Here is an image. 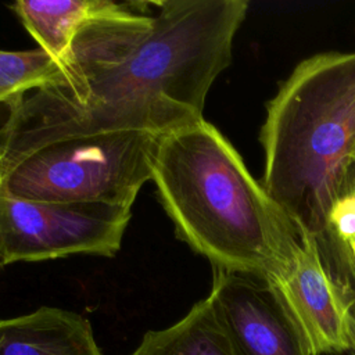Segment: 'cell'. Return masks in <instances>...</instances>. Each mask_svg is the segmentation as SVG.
<instances>
[{
	"instance_id": "6da1fadb",
	"label": "cell",
	"mask_w": 355,
	"mask_h": 355,
	"mask_svg": "<svg viewBox=\"0 0 355 355\" xmlns=\"http://www.w3.org/2000/svg\"><path fill=\"white\" fill-rule=\"evenodd\" d=\"M248 4L111 0L76 35L61 82L3 104L0 169L64 140L164 136L202 119L211 86L232 62Z\"/></svg>"
},
{
	"instance_id": "7a4b0ae2",
	"label": "cell",
	"mask_w": 355,
	"mask_h": 355,
	"mask_svg": "<svg viewBox=\"0 0 355 355\" xmlns=\"http://www.w3.org/2000/svg\"><path fill=\"white\" fill-rule=\"evenodd\" d=\"M151 182L176 237L212 269L266 277L286 262L297 229L204 118L159 137Z\"/></svg>"
},
{
	"instance_id": "3957f363",
	"label": "cell",
	"mask_w": 355,
	"mask_h": 355,
	"mask_svg": "<svg viewBox=\"0 0 355 355\" xmlns=\"http://www.w3.org/2000/svg\"><path fill=\"white\" fill-rule=\"evenodd\" d=\"M259 143L262 187L315 237L355 154V51L301 61L266 104Z\"/></svg>"
},
{
	"instance_id": "277c9868",
	"label": "cell",
	"mask_w": 355,
	"mask_h": 355,
	"mask_svg": "<svg viewBox=\"0 0 355 355\" xmlns=\"http://www.w3.org/2000/svg\"><path fill=\"white\" fill-rule=\"evenodd\" d=\"M159 137L121 132L49 144L0 169V196L132 208L141 187L151 180Z\"/></svg>"
},
{
	"instance_id": "5b68a950",
	"label": "cell",
	"mask_w": 355,
	"mask_h": 355,
	"mask_svg": "<svg viewBox=\"0 0 355 355\" xmlns=\"http://www.w3.org/2000/svg\"><path fill=\"white\" fill-rule=\"evenodd\" d=\"M132 208L105 202H37L0 196V269L71 255L112 258Z\"/></svg>"
},
{
	"instance_id": "8992f818",
	"label": "cell",
	"mask_w": 355,
	"mask_h": 355,
	"mask_svg": "<svg viewBox=\"0 0 355 355\" xmlns=\"http://www.w3.org/2000/svg\"><path fill=\"white\" fill-rule=\"evenodd\" d=\"M311 355H337L355 347V313L327 273L315 241L298 232L286 262L265 277Z\"/></svg>"
},
{
	"instance_id": "52a82bcc",
	"label": "cell",
	"mask_w": 355,
	"mask_h": 355,
	"mask_svg": "<svg viewBox=\"0 0 355 355\" xmlns=\"http://www.w3.org/2000/svg\"><path fill=\"white\" fill-rule=\"evenodd\" d=\"M208 297L233 355H311L263 276L214 269Z\"/></svg>"
},
{
	"instance_id": "ba28073f",
	"label": "cell",
	"mask_w": 355,
	"mask_h": 355,
	"mask_svg": "<svg viewBox=\"0 0 355 355\" xmlns=\"http://www.w3.org/2000/svg\"><path fill=\"white\" fill-rule=\"evenodd\" d=\"M0 355H103L90 322L72 311L40 306L0 319Z\"/></svg>"
},
{
	"instance_id": "9c48e42d",
	"label": "cell",
	"mask_w": 355,
	"mask_h": 355,
	"mask_svg": "<svg viewBox=\"0 0 355 355\" xmlns=\"http://www.w3.org/2000/svg\"><path fill=\"white\" fill-rule=\"evenodd\" d=\"M110 3L111 0H17L8 7L39 49L65 69L76 35Z\"/></svg>"
},
{
	"instance_id": "30bf717a",
	"label": "cell",
	"mask_w": 355,
	"mask_h": 355,
	"mask_svg": "<svg viewBox=\"0 0 355 355\" xmlns=\"http://www.w3.org/2000/svg\"><path fill=\"white\" fill-rule=\"evenodd\" d=\"M320 259L355 309V157L326 212L323 226L315 236Z\"/></svg>"
},
{
	"instance_id": "8fae6325",
	"label": "cell",
	"mask_w": 355,
	"mask_h": 355,
	"mask_svg": "<svg viewBox=\"0 0 355 355\" xmlns=\"http://www.w3.org/2000/svg\"><path fill=\"white\" fill-rule=\"evenodd\" d=\"M130 355H233L209 297L176 323L147 331Z\"/></svg>"
},
{
	"instance_id": "7c38bea8",
	"label": "cell",
	"mask_w": 355,
	"mask_h": 355,
	"mask_svg": "<svg viewBox=\"0 0 355 355\" xmlns=\"http://www.w3.org/2000/svg\"><path fill=\"white\" fill-rule=\"evenodd\" d=\"M64 68L39 47L26 51L0 50V104L32 89L58 83Z\"/></svg>"
},
{
	"instance_id": "4fadbf2b",
	"label": "cell",
	"mask_w": 355,
	"mask_h": 355,
	"mask_svg": "<svg viewBox=\"0 0 355 355\" xmlns=\"http://www.w3.org/2000/svg\"><path fill=\"white\" fill-rule=\"evenodd\" d=\"M348 355H355V347L348 352Z\"/></svg>"
},
{
	"instance_id": "5bb4252c",
	"label": "cell",
	"mask_w": 355,
	"mask_h": 355,
	"mask_svg": "<svg viewBox=\"0 0 355 355\" xmlns=\"http://www.w3.org/2000/svg\"><path fill=\"white\" fill-rule=\"evenodd\" d=\"M354 313H355V309H354Z\"/></svg>"
},
{
	"instance_id": "9a60e30c",
	"label": "cell",
	"mask_w": 355,
	"mask_h": 355,
	"mask_svg": "<svg viewBox=\"0 0 355 355\" xmlns=\"http://www.w3.org/2000/svg\"><path fill=\"white\" fill-rule=\"evenodd\" d=\"M354 157H355V154H354Z\"/></svg>"
}]
</instances>
